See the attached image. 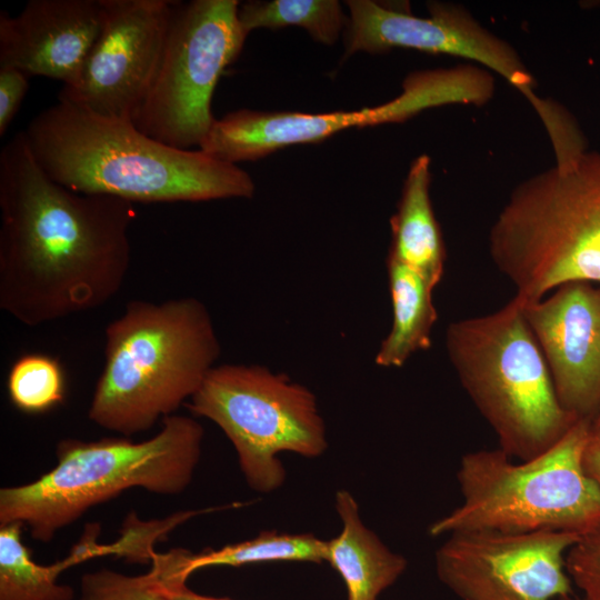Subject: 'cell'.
<instances>
[{"mask_svg":"<svg viewBox=\"0 0 600 600\" xmlns=\"http://www.w3.org/2000/svg\"><path fill=\"white\" fill-rule=\"evenodd\" d=\"M0 309L20 323L97 309L122 288L134 203L56 182L23 130L0 151Z\"/></svg>","mask_w":600,"mask_h":600,"instance_id":"6da1fadb","label":"cell"},{"mask_svg":"<svg viewBox=\"0 0 600 600\" xmlns=\"http://www.w3.org/2000/svg\"><path fill=\"white\" fill-rule=\"evenodd\" d=\"M38 164L61 186L132 203L252 198V178L201 150H181L131 121L97 114L69 100L37 113L23 130Z\"/></svg>","mask_w":600,"mask_h":600,"instance_id":"7a4b0ae2","label":"cell"},{"mask_svg":"<svg viewBox=\"0 0 600 600\" xmlns=\"http://www.w3.org/2000/svg\"><path fill=\"white\" fill-rule=\"evenodd\" d=\"M88 418L131 437L186 404L221 353L209 310L193 297L132 300L108 323Z\"/></svg>","mask_w":600,"mask_h":600,"instance_id":"3957f363","label":"cell"},{"mask_svg":"<svg viewBox=\"0 0 600 600\" xmlns=\"http://www.w3.org/2000/svg\"><path fill=\"white\" fill-rule=\"evenodd\" d=\"M203 437L194 418L174 413L162 419L156 436L139 442L63 439L54 468L32 482L1 488L0 526L20 522L37 541L50 542L89 509L128 489L180 493L192 480Z\"/></svg>","mask_w":600,"mask_h":600,"instance_id":"277c9868","label":"cell"},{"mask_svg":"<svg viewBox=\"0 0 600 600\" xmlns=\"http://www.w3.org/2000/svg\"><path fill=\"white\" fill-rule=\"evenodd\" d=\"M498 270L522 303L562 284H600V152L518 184L489 233Z\"/></svg>","mask_w":600,"mask_h":600,"instance_id":"5b68a950","label":"cell"},{"mask_svg":"<svg viewBox=\"0 0 600 600\" xmlns=\"http://www.w3.org/2000/svg\"><path fill=\"white\" fill-rule=\"evenodd\" d=\"M592 421L579 419L549 450L514 461L500 448L462 456L457 480L462 502L434 521L432 537L492 531H563L600 526V489L582 457Z\"/></svg>","mask_w":600,"mask_h":600,"instance_id":"8992f818","label":"cell"},{"mask_svg":"<svg viewBox=\"0 0 600 600\" xmlns=\"http://www.w3.org/2000/svg\"><path fill=\"white\" fill-rule=\"evenodd\" d=\"M446 347L463 389L510 458L546 452L579 420L562 408L516 297L492 313L450 323Z\"/></svg>","mask_w":600,"mask_h":600,"instance_id":"52a82bcc","label":"cell"},{"mask_svg":"<svg viewBox=\"0 0 600 600\" xmlns=\"http://www.w3.org/2000/svg\"><path fill=\"white\" fill-rule=\"evenodd\" d=\"M186 407L223 431L247 483L258 492L268 493L283 484L280 452L316 458L327 449L316 396L263 366L213 367Z\"/></svg>","mask_w":600,"mask_h":600,"instance_id":"ba28073f","label":"cell"},{"mask_svg":"<svg viewBox=\"0 0 600 600\" xmlns=\"http://www.w3.org/2000/svg\"><path fill=\"white\" fill-rule=\"evenodd\" d=\"M238 0L174 1L153 82L131 122L176 149L199 147L210 131L214 88L247 34Z\"/></svg>","mask_w":600,"mask_h":600,"instance_id":"9c48e42d","label":"cell"},{"mask_svg":"<svg viewBox=\"0 0 600 600\" xmlns=\"http://www.w3.org/2000/svg\"><path fill=\"white\" fill-rule=\"evenodd\" d=\"M346 57L358 51L384 52L394 48L443 53L468 59L503 77L533 107L546 129L563 117V107L534 92V80L516 50L483 28L464 8L429 2V16L391 9L371 0H349Z\"/></svg>","mask_w":600,"mask_h":600,"instance_id":"30bf717a","label":"cell"},{"mask_svg":"<svg viewBox=\"0 0 600 600\" xmlns=\"http://www.w3.org/2000/svg\"><path fill=\"white\" fill-rule=\"evenodd\" d=\"M580 538L563 531L453 533L436 552V571L461 600L569 599L566 556Z\"/></svg>","mask_w":600,"mask_h":600,"instance_id":"8fae6325","label":"cell"},{"mask_svg":"<svg viewBox=\"0 0 600 600\" xmlns=\"http://www.w3.org/2000/svg\"><path fill=\"white\" fill-rule=\"evenodd\" d=\"M101 29L87 58L81 86L60 90L69 100L108 118L131 121L159 68L172 0H100Z\"/></svg>","mask_w":600,"mask_h":600,"instance_id":"7c38bea8","label":"cell"},{"mask_svg":"<svg viewBox=\"0 0 600 600\" xmlns=\"http://www.w3.org/2000/svg\"><path fill=\"white\" fill-rule=\"evenodd\" d=\"M521 304L562 408L593 422L600 413V286L570 282Z\"/></svg>","mask_w":600,"mask_h":600,"instance_id":"4fadbf2b","label":"cell"},{"mask_svg":"<svg viewBox=\"0 0 600 600\" xmlns=\"http://www.w3.org/2000/svg\"><path fill=\"white\" fill-rule=\"evenodd\" d=\"M100 0H30L17 16L0 12V66L80 88L101 29Z\"/></svg>","mask_w":600,"mask_h":600,"instance_id":"5bb4252c","label":"cell"},{"mask_svg":"<svg viewBox=\"0 0 600 600\" xmlns=\"http://www.w3.org/2000/svg\"><path fill=\"white\" fill-rule=\"evenodd\" d=\"M363 109L308 113L241 109L216 119L199 150L236 164L253 161L298 143L322 141L351 128H363Z\"/></svg>","mask_w":600,"mask_h":600,"instance_id":"9a60e30c","label":"cell"},{"mask_svg":"<svg viewBox=\"0 0 600 600\" xmlns=\"http://www.w3.org/2000/svg\"><path fill=\"white\" fill-rule=\"evenodd\" d=\"M336 510L342 529L327 541L324 561L342 577L348 600H377L403 573L407 560L364 526L358 503L348 491L336 493Z\"/></svg>","mask_w":600,"mask_h":600,"instance_id":"2e32d148","label":"cell"},{"mask_svg":"<svg viewBox=\"0 0 600 600\" xmlns=\"http://www.w3.org/2000/svg\"><path fill=\"white\" fill-rule=\"evenodd\" d=\"M429 187L430 158L421 154L409 168L398 210L390 220L388 257L417 270L437 287L444 271L446 250Z\"/></svg>","mask_w":600,"mask_h":600,"instance_id":"e0dca14e","label":"cell"},{"mask_svg":"<svg viewBox=\"0 0 600 600\" xmlns=\"http://www.w3.org/2000/svg\"><path fill=\"white\" fill-rule=\"evenodd\" d=\"M387 270L392 326L374 362L384 368H399L413 353L431 346V331L438 318L432 299L436 287L417 270L389 257Z\"/></svg>","mask_w":600,"mask_h":600,"instance_id":"ac0fdd59","label":"cell"},{"mask_svg":"<svg viewBox=\"0 0 600 600\" xmlns=\"http://www.w3.org/2000/svg\"><path fill=\"white\" fill-rule=\"evenodd\" d=\"M489 73L471 66L409 74L393 100L364 108V127L401 122L426 109L448 103H484L492 96Z\"/></svg>","mask_w":600,"mask_h":600,"instance_id":"d6986e66","label":"cell"},{"mask_svg":"<svg viewBox=\"0 0 600 600\" xmlns=\"http://www.w3.org/2000/svg\"><path fill=\"white\" fill-rule=\"evenodd\" d=\"M326 546L327 541L310 533L262 531L253 539L197 554L182 549L173 550L161 554V561L166 581L186 582L193 571L206 567H239L271 561L321 562L326 560Z\"/></svg>","mask_w":600,"mask_h":600,"instance_id":"ffe728a7","label":"cell"},{"mask_svg":"<svg viewBox=\"0 0 600 600\" xmlns=\"http://www.w3.org/2000/svg\"><path fill=\"white\" fill-rule=\"evenodd\" d=\"M20 522L0 526V600H73V589L58 583L63 560L41 566L22 542Z\"/></svg>","mask_w":600,"mask_h":600,"instance_id":"44dd1931","label":"cell"},{"mask_svg":"<svg viewBox=\"0 0 600 600\" xmlns=\"http://www.w3.org/2000/svg\"><path fill=\"white\" fill-rule=\"evenodd\" d=\"M238 19L247 36L257 28L297 26L323 44L337 42L349 24V17L337 0L247 1L239 4Z\"/></svg>","mask_w":600,"mask_h":600,"instance_id":"7402d4cb","label":"cell"},{"mask_svg":"<svg viewBox=\"0 0 600 600\" xmlns=\"http://www.w3.org/2000/svg\"><path fill=\"white\" fill-rule=\"evenodd\" d=\"M7 389L12 404L24 413H42L61 403L66 378L61 363L44 353H26L11 366Z\"/></svg>","mask_w":600,"mask_h":600,"instance_id":"603a6c76","label":"cell"},{"mask_svg":"<svg viewBox=\"0 0 600 600\" xmlns=\"http://www.w3.org/2000/svg\"><path fill=\"white\" fill-rule=\"evenodd\" d=\"M77 600H168L160 591L152 568L142 576H126L108 569L82 576Z\"/></svg>","mask_w":600,"mask_h":600,"instance_id":"cb8c5ba5","label":"cell"},{"mask_svg":"<svg viewBox=\"0 0 600 600\" xmlns=\"http://www.w3.org/2000/svg\"><path fill=\"white\" fill-rule=\"evenodd\" d=\"M566 570L584 600H600V526L581 536L569 549Z\"/></svg>","mask_w":600,"mask_h":600,"instance_id":"d4e9b609","label":"cell"},{"mask_svg":"<svg viewBox=\"0 0 600 600\" xmlns=\"http://www.w3.org/2000/svg\"><path fill=\"white\" fill-rule=\"evenodd\" d=\"M28 78L17 68L0 66V136L6 133L22 103Z\"/></svg>","mask_w":600,"mask_h":600,"instance_id":"484cf974","label":"cell"},{"mask_svg":"<svg viewBox=\"0 0 600 600\" xmlns=\"http://www.w3.org/2000/svg\"><path fill=\"white\" fill-rule=\"evenodd\" d=\"M582 463L586 473L597 483L600 489V424L591 427L588 441L584 447Z\"/></svg>","mask_w":600,"mask_h":600,"instance_id":"4316f807","label":"cell"},{"mask_svg":"<svg viewBox=\"0 0 600 600\" xmlns=\"http://www.w3.org/2000/svg\"><path fill=\"white\" fill-rule=\"evenodd\" d=\"M159 587L161 593L168 600H231L196 593L186 587V582H166L159 579Z\"/></svg>","mask_w":600,"mask_h":600,"instance_id":"83f0119b","label":"cell"},{"mask_svg":"<svg viewBox=\"0 0 600 600\" xmlns=\"http://www.w3.org/2000/svg\"><path fill=\"white\" fill-rule=\"evenodd\" d=\"M593 424H600V413L598 414V417L594 419L593 421Z\"/></svg>","mask_w":600,"mask_h":600,"instance_id":"f1b7e54d","label":"cell"},{"mask_svg":"<svg viewBox=\"0 0 600 600\" xmlns=\"http://www.w3.org/2000/svg\"><path fill=\"white\" fill-rule=\"evenodd\" d=\"M563 600H570V598L569 599H563Z\"/></svg>","mask_w":600,"mask_h":600,"instance_id":"f546056e","label":"cell"}]
</instances>
